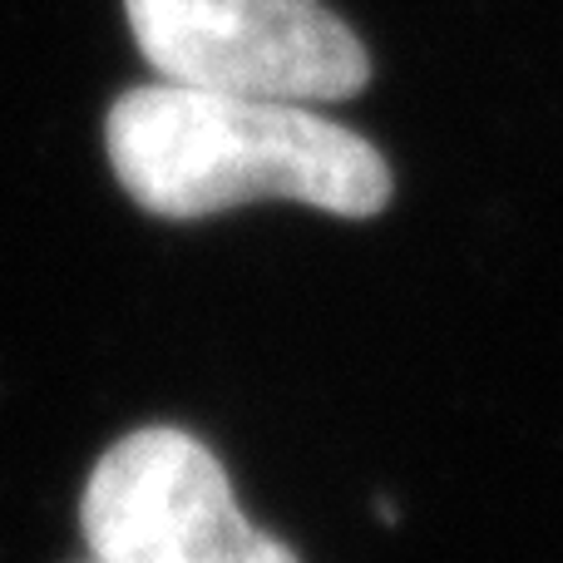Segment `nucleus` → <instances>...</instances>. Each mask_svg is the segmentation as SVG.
Returning <instances> with one entry per match:
<instances>
[{
    "instance_id": "nucleus-3",
    "label": "nucleus",
    "mask_w": 563,
    "mask_h": 563,
    "mask_svg": "<svg viewBox=\"0 0 563 563\" xmlns=\"http://www.w3.org/2000/svg\"><path fill=\"white\" fill-rule=\"evenodd\" d=\"M95 563H301L238 509L223 460L178 426H144L99 455L79 499Z\"/></svg>"
},
{
    "instance_id": "nucleus-1",
    "label": "nucleus",
    "mask_w": 563,
    "mask_h": 563,
    "mask_svg": "<svg viewBox=\"0 0 563 563\" xmlns=\"http://www.w3.org/2000/svg\"><path fill=\"white\" fill-rule=\"evenodd\" d=\"M104 148L119 188L168 223L263 198L361 223L396 194L386 154L311 104L213 95L168 79L124 89L109 104Z\"/></svg>"
},
{
    "instance_id": "nucleus-2",
    "label": "nucleus",
    "mask_w": 563,
    "mask_h": 563,
    "mask_svg": "<svg viewBox=\"0 0 563 563\" xmlns=\"http://www.w3.org/2000/svg\"><path fill=\"white\" fill-rule=\"evenodd\" d=\"M158 79L282 104H341L371 85L361 35L321 0H124Z\"/></svg>"
}]
</instances>
